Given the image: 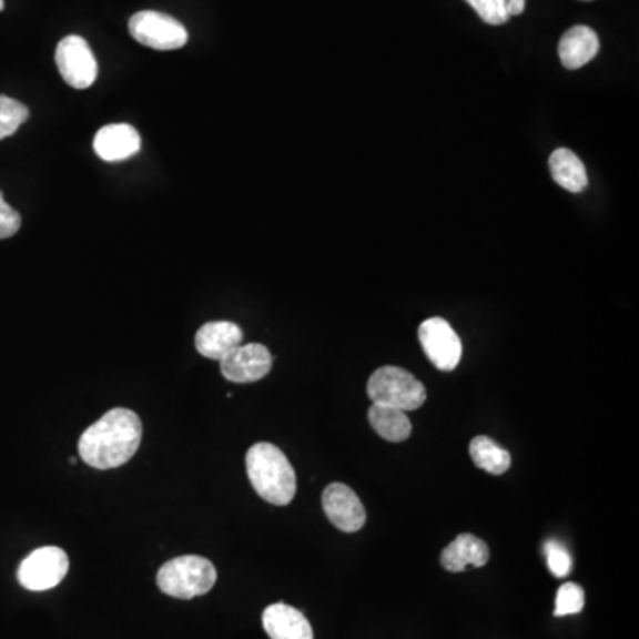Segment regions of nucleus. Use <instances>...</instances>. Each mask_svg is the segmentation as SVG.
I'll return each mask as SVG.
<instances>
[{"label":"nucleus","instance_id":"nucleus-10","mask_svg":"<svg viewBox=\"0 0 639 639\" xmlns=\"http://www.w3.org/2000/svg\"><path fill=\"white\" fill-rule=\"evenodd\" d=\"M327 519L345 532L359 531L366 523V510L359 496L345 484H331L322 494Z\"/></svg>","mask_w":639,"mask_h":639},{"label":"nucleus","instance_id":"nucleus-20","mask_svg":"<svg viewBox=\"0 0 639 639\" xmlns=\"http://www.w3.org/2000/svg\"><path fill=\"white\" fill-rule=\"evenodd\" d=\"M585 608V590L576 582H565L556 594L555 617L577 615Z\"/></svg>","mask_w":639,"mask_h":639},{"label":"nucleus","instance_id":"nucleus-25","mask_svg":"<svg viewBox=\"0 0 639 639\" xmlns=\"http://www.w3.org/2000/svg\"><path fill=\"white\" fill-rule=\"evenodd\" d=\"M2 9H4V0H0V11H2Z\"/></svg>","mask_w":639,"mask_h":639},{"label":"nucleus","instance_id":"nucleus-9","mask_svg":"<svg viewBox=\"0 0 639 639\" xmlns=\"http://www.w3.org/2000/svg\"><path fill=\"white\" fill-rule=\"evenodd\" d=\"M224 378L235 384H251L262 381L272 369V354L262 343H247L236 346L221 361Z\"/></svg>","mask_w":639,"mask_h":639},{"label":"nucleus","instance_id":"nucleus-11","mask_svg":"<svg viewBox=\"0 0 639 639\" xmlns=\"http://www.w3.org/2000/svg\"><path fill=\"white\" fill-rule=\"evenodd\" d=\"M93 148L105 162H121L141 150V135L130 124H106L94 135Z\"/></svg>","mask_w":639,"mask_h":639},{"label":"nucleus","instance_id":"nucleus-23","mask_svg":"<svg viewBox=\"0 0 639 639\" xmlns=\"http://www.w3.org/2000/svg\"><path fill=\"white\" fill-rule=\"evenodd\" d=\"M22 226V217L20 213L6 203L4 194L0 192V240L9 239V236L17 235Z\"/></svg>","mask_w":639,"mask_h":639},{"label":"nucleus","instance_id":"nucleus-15","mask_svg":"<svg viewBox=\"0 0 639 639\" xmlns=\"http://www.w3.org/2000/svg\"><path fill=\"white\" fill-rule=\"evenodd\" d=\"M490 558V550L481 538L462 532L448 547H444L440 565L448 572H462L466 567H484Z\"/></svg>","mask_w":639,"mask_h":639},{"label":"nucleus","instance_id":"nucleus-12","mask_svg":"<svg viewBox=\"0 0 639 639\" xmlns=\"http://www.w3.org/2000/svg\"><path fill=\"white\" fill-rule=\"evenodd\" d=\"M262 621L271 639H315L310 620L288 604H272L263 611Z\"/></svg>","mask_w":639,"mask_h":639},{"label":"nucleus","instance_id":"nucleus-17","mask_svg":"<svg viewBox=\"0 0 639 639\" xmlns=\"http://www.w3.org/2000/svg\"><path fill=\"white\" fill-rule=\"evenodd\" d=\"M368 419L373 430L389 443H402L413 434V423L407 413L399 408L373 404L368 410Z\"/></svg>","mask_w":639,"mask_h":639},{"label":"nucleus","instance_id":"nucleus-16","mask_svg":"<svg viewBox=\"0 0 639 639\" xmlns=\"http://www.w3.org/2000/svg\"><path fill=\"white\" fill-rule=\"evenodd\" d=\"M550 174L552 180L558 183L561 189L568 192H582L588 185V174H586L585 164L581 159L567 150V148H559L552 151L549 159Z\"/></svg>","mask_w":639,"mask_h":639},{"label":"nucleus","instance_id":"nucleus-26","mask_svg":"<svg viewBox=\"0 0 639 639\" xmlns=\"http://www.w3.org/2000/svg\"><path fill=\"white\" fill-rule=\"evenodd\" d=\"M582 2H591V0H582Z\"/></svg>","mask_w":639,"mask_h":639},{"label":"nucleus","instance_id":"nucleus-8","mask_svg":"<svg viewBox=\"0 0 639 639\" xmlns=\"http://www.w3.org/2000/svg\"><path fill=\"white\" fill-rule=\"evenodd\" d=\"M55 62L62 79L75 89H88L98 77V62L88 41L80 36H67L59 41Z\"/></svg>","mask_w":639,"mask_h":639},{"label":"nucleus","instance_id":"nucleus-1","mask_svg":"<svg viewBox=\"0 0 639 639\" xmlns=\"http://www.w3.org/2000/svg\"><path fill=\"white\" fill-rule=\"evenodd\" d=\"M141 440V417L129 408H112L82 434L79 455L94 469H115L132 460Z\"/></svg>","mask_w":639,"mask_h":639},{"label":"nucleus","instance_id":"nucleus-6","mask_svg":"<svg viewBox=\"0 0 639 639\" xmlns=\"http://www.w3.org/2000/svg\"><path fill=\"white\" fill-rule=\"evenodd\" d=\"M70 559L61 547L32 550L18 567V582L31 591L52 590L67 577Z\"/></svg>","mask_w":639,"mask_h":639},{"label":"nucleus","instance_id":"nucleus-2","mask_svg":"<svg viewBox=\"0 0 639 639\" xmlns=\"http://www.w3.org/2000/svg\"><path fill=\"white\" fill-rule=\"evenodd\" d=\"M248 481L257 496L275 506H286L297 493V476L288 458L271 443H257L245 455Z\"/></svg>","mask_w":639,"mask_h":639},{"label":"nucleus","instance_id":"nucleus-14","mask_svg":"<svg viewBox=\"0 0 639 639\" xmlns=\"http://www.w3.org/2000/svg\"><path fill=\"white\" fill-rule=\"evenodd\" d=\"M242 342L244 333L233 322H209L195 334V348L203 357L213 361H221Z\"/></svg>","mask_w":639,"mask_h":639},{"label":"nucleus","instance_id":"nucleus-13","mask_svg":"<svg viewBox=\"0 0 639 639\" xmlns=\"http://www.w3.org/2000/svg\"><path fill=\"white\" fill-rule=\"evenodd\" d=\"M599 49L600 41L597 32L590 27L576 26L568 29L559 40V61L567 70H579L588 62L594 61Z\"/></svg>","mask_w":639,"mask_h":639},{"label":"nucleus","instance_id":"nucleus-21","mask_svg":"<svg viewBox=\"0 0 639 639\" xmlns=\"http://www.w3.org/2000/svg\"><path fill=\"white\" fill-rule=\"evenodd\" d=\"M547 567L555 577H567L572 570V556L568 552L564 544L556 540L546 541Z\"/></svg>","mask_w":639,"mask_h":639},{"label":"nucleus","instance_id":"nucleus-4","mask_svg":"<svg viewBox=\"0 0 639 639\" xmlns=\"http://www.w3.org/2000/svg\"><path fill=\"white\" fill-rule=\"evenodd\" d=\"M368 396L373 404L416 410L426 402V389L413 373L398 366H382L368 381Z\"/></svg>","mask_w":639,"mask_h":639},{"label":"nucleus","instance_id":"nucleus-7","mask_svg":"<svg viewBox=\"0 0 639 639\" xmlns=\"http://www.w3.org/2000/svg\"><path fill=\"white\" fill-rule=\"evenodd\" d=\"M417 337L426 357L440 372H453L462 359V339L455 328L439 316L428 318L419 325Z\"/></svg>","mask_w":639,"mask_h":639},{"label":"nucleus","instance_id":"nucleus-22","mask_svg":"<svg viewBox=\"0 0 639 639\" xmlns=\"http://www.w3.org/2000/svg\"><path fill=\"white\" fill-rule=\"evenodd\" d=\"M470 8L475 9L478 17L488 26H503L508 22L505 2L503 0H466Z\"/></svg>","mask_w":639,"mask_h":639},{"label":"nucleus","instance_id":"nucleus-3","mask_svg":"<svg viewBox=\"0 0 639 639\" xmlns=\"http://www.w3.org/2000/svg\"><path fill=\"white\" fill-rule=\"evenodd\" d=\"M217 582V568L203 556H180L160 567L156 585L174 599H194L209 594Z\"/></svg>","mask_w":639,"mask_h":639},{"label":"nucleus","instance_id":"nucleus-19","mask_svg":"<svg viewBox=\"0 0 639 639\" xmlns=\"http://www.w3.org/2000/svg\"><path fill=\"white\" fill-rule=\"evenodd\" d=\"M29 118V109L14 98L0 94V141L11 138Z\"/></svg>","mask_w":639,"mask_h":639},{"label":"nucleus","instance_id":"nucleus-18","mask_svg":"<svg viewBox=\"0 0 639 639\" xmlns=\"http://www.w3.org/2000/svg\"><path fill=\"white\" fill-rule=\"evenodd\" d=\"M469 455L476 467L487 470L490 475H505L511 466L510 453L487 435H478L470 440Z\"/></svg>","mask_w":639,"mask_h":639},{"label":"nucleus","instance_id":"nucleus-24","mask_svg":"<svg viewBox=\"0 0 639 639\" xmlns=\"http://www.w3.org/2000/svg\"><path fill=\"white\" fill-rule=\"evenodd\" d=\"M508 17H519L526 9V0H503Z\"/></svg>","mask_w":639,"mask_h":639},{"label":"nucleus","instance_id":"nucleus-5","mask_svg":"<svg viewBox=\"0 0 639 639\" xmlns=\"http://www.w3.org/2000/svg\"><path fill=\"white\" fill-rule=\"evenodd\" d=\"M133 40L153 50H178L185 47L189 32L176 18L159 11H139L130 18Z\"/></svg>","mask_w":639,"mask_h":639}]
</instances>
